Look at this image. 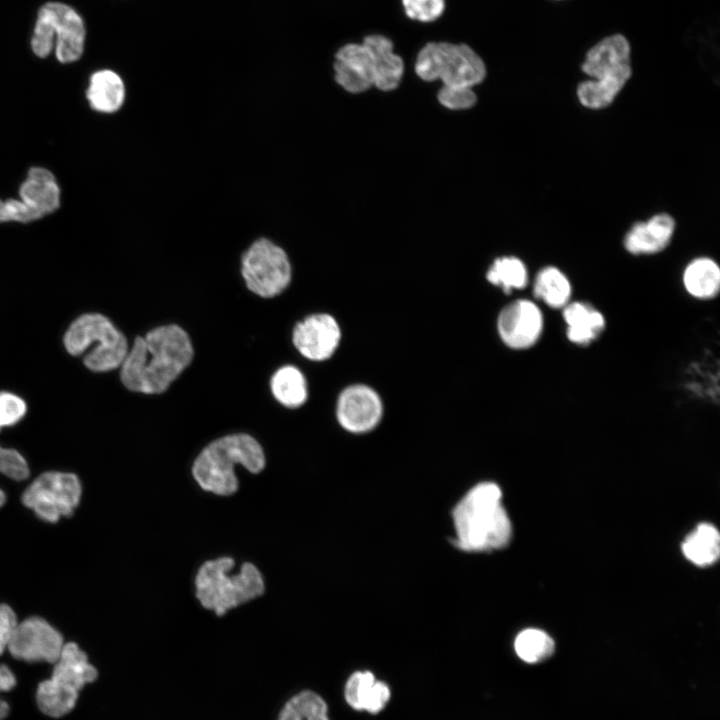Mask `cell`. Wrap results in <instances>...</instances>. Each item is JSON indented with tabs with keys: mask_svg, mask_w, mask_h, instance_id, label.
<instances>
[{
	"mask_svg": "<svg viewBox=\"0 0 720 720\" xmlns=\"http://www.w3.org/2000/svg\"><path fill=\"white\" fill-rule=\"evenodd\" d=\"M501 495L497 484L483 482L457 504L453 520L458 547L466 551H488L509 543L512 525L501 504Z\"/></svg>",
	"mask_w": 720,
	"mask_h": 720,
	"instance_id": "obj_2",
	"label": "cell"
},
{
	"mask_svg": "<svg viewBox=\"0 0 720 720\" xmlns=\"http://www.w3.org/2000/svg\"><path fill=\"white\" fill-rule=\"evenodd\" d=\"M86 40V23L73 6L56 0L39 6L29 40L35 56L44 59L54 50L60 63H74L83 56Z\"/></svg>",
	"mask_w": 720,
	"mask_h": 720,
	"instance_id": "obj_4",
	"label": "cell"
},
{
	"mask_svg": "<svg viewBox=\"0 0 720 720\" xmlns=\"http://www.w3.org/2000/svg\"><path fill=\"white\" fill-rule=\"evenodd\" d=\"M373 66L374 86L382 91H391L398 87L403 72L402 58L393 52V44L383 35L373 34L364 38Z\"/></svg>",
	"mask_w": 720,
	"mask_h": 720,
	"instance_id": "obj_19",
	"label": "cell"
},
{
	"mask_svg": "<svg viewBox=\"0 0 720 720\" xmlns=\"http://www.w3.org/2000/svg\"><path fill=\"white\" fill-rule=\"evenodd\" d=\"M333 71L336 83L350 93H361L374 86L371 56L363 43L340 47L334 56Z\"/></svg>",
	"mask_w": 720,
	"mask_h": 720,
	"instance_id": "obj_15",
	"label": "cell"
},
{
	"mask_svg": "<svg viewBox=\"0 0 720 720\" xmlns=\"http://www.w3.org/2000/svg\"><path fill=\"white\" fill-rule=\"evenodd\" d=\"M683 284L692 297L712 299L720 290V268L711 258H695L684 269Z\"/></svg>",
	"mask_w": 720,
	"mask_h": 720,
	"instance_id": "obj_24",
	"label": "cell"
},
{
	"mask_svg": "<svg viewBox=\"0 0 720 720\" xmlns=\"http://www.w3.org/2000/svg\"><path fill=\"white\" fill-rule=\"evenodd\" d=\"M79 691L52 677L39 683L36 703L47 716L58 718L69 713L77 703Z\"/></svg>",
	"mask_w": 720,
	"mask_h": 720,
	"instance_id": "obj_25",
	"label": "cell"
},
{
	"mask_svg": "<svg viewBox=\"0 0 720 720\" xmlns=\"http://www.w3.org/2000/svg\"><path fill=\"white\" fill-rule=\"evenodd\" d=\"M240 276L249 291L271 298L287 289L292 280L293 266L288 252L267 237L252 241L241 253Z\"/></svg>",
	"mask_w": 720,
	"mask_h": 720,
	"instance_id": "obj_8",
	"label": "cell"
},
{
	"mask_svg": "<svg viewBox=\"0 0 720 720\" xmlns=\"http://www.w3.org/2000/svg\"><path fill=\"white\" fill-rule=\"evenodd\" d=\"M402 5L409 18L420 22H432L442 15L445 0H402Z\"/></svg>",
	"mask_w": 720,
	"mask_h": 720,
	"instance_id": "obj_33",
	"label": "cell"
},
{
	"mask_svg": "<svg viewBox=\"0 0 720 720\" xmlns=\"http://www.w3.org/2000/svg\"><path fill=\"white\" fill-rule=\"evenodd\" d=\"M675 229L674 219L660 213L645 222L635 223L624 237L625 249L633 255H650L664 250Z\"/></svg>",
	"mask_w": 720,
	"mask_h": 720,
	"instance_id": "obj_16",
	"label": "cell"
},
{
	"mask_svg": "<svg viewBox=\"0 0 720 720\" xmlns=\"http://www.w3.org/2000/svg\"><path fill=\"white\" fill-rule=\"evenodd\" d=\"M19 197L42 218L58 209L60 188L52 172L43 167H32L19 188Z\"/></svg>",
	"mask_w": 720,
	"mask_h": 720,
	"instance_id": "obj_20",
	"label": "cell"
},
{
	"mask_svg": "<svg viewBox=\"0 0 720 720\" xmlns=\"http://www.w3.org/2000/svg\"><path fill=\"white\" fill-rule=\"evenodd\" d=\"M632 76V69L601 78L587 79L577 86L579 102L589 109H602L610 105Z\"/></svg>",
	"mask_w": 720,
	"mask_h": 720,
	"instance_id": "obj_23",
	"label": "cell"
},
{
	"mask_svg": "<svg viewBox=\"0 0 720 720\" xmlns=\"http://www.w3.org/2000/svg\"><path fill=\"white\" fill-rule=\"evenodd\" d=\"M486 278L489 283L509 294L527 285L528 273L525 264L519 258L504 256L495 259L487 271Z\"/></svg>",
	"mask_w": 720,
	"mask_h": 720,
	"instance_id": "obj_30",
	"label": "cell"
},
{
	"mask_svg": "<svg viewBox=\"0 0 720 720\" xmlns=\"http://www.w3.org/2000/svg\"><path fill=\"white\" fill-rule=\"evenodd\" d=\"M236 465L254 474L265 467L263 449L249 434H229L210 442L194 460L192 474L203 490L228 496L238 489Z\"/></svg>",
	"mask_w": 720,
	"mask_h": 720,
	"instance_id": "obj_3",
	"label": "cell"
},
{
	"mask_svg": "<svg viewBox=\"0 0 720 720\" xmlns=\"http://www.w3.org/2000/svg\"><path fill=\"white\" fill-rule=\"evenodd\" d=\"M686 558L698 566L713 564L720 555V534L715 526L701 523L682 544Z\"/></svg>",
	"mask_w": 720,
	"mask_h": 720,
	"instance_id": "obj_28",
	"label": "cell"
},
{
	"mask_svg": "<svg viewBox=\"0 0 720 720\" xmlns=\"http://www.w3.org/2000/svg\"><path fill=\"white\" fill-rule=\"evenodd\" d=\"M18 623L17 616L8 604H0V654L8 646L10 636Z\"/></svg>",
	"mask_w": 720,
	"mask_h": 720,
	"instance_id": "obj_37",
	"label": "cell"
},
{
	"mask_svg": "<svg viewBox=\"0 0 720 720\" xmlns=\"http://www.w3.org/2000/svg\"><path fill=\"white\" fill-rule=\"evenodd\" d=\"M554 1H563V0H554Z\"/></svg>",
	"mask_w": 720,
	"mask_h": 720,
	"instance_id": "obj_40",
	"label": "cell"
},
{
	"mask_svg": "<svg viewBox=\"0 0 720 720\" xmlns=\"http://www.w3.org/2000/svg\"><path fill=\"white\" fill-rule=\"evenodd\" d=\"M107 1L110 4H118V3H123V2L129 1V0H107Z\"/></svg>",
	"mask_w": 720,
	"mask_h": 720,
	"instance_id": "obj_39",
	"label": "cell"
},
{
	"mask_svg": "<svg viewBox=\"0 0 720 720\" xmlns=\"http://www.w3.org/2000/svg\"><path fill=\"white\" fill-rule=\"evenodd\" d=\"M187 332L167 324L135 337L120 365V380L130 391L160 394L180 376L193 358Z\"/></svg>",
	"mask_w": 720,
	"mask_h": 720,
	"instance_id": "obj_1",
	"label": "cell"
},
{
	"mask_svg": "<svg viewBox=\"0 0 720 720\" xmlns=\"http://www.w3.org/2000/svg\"><path fill=\"white\" fill-rule=\"evenodd\" d=\"M16 685V677L10 668L0 664V693L7 692ZM9 713L8 703L0 698V720L6 718Z\"/></svg>",
	"mask_w": 720,
	"mask_h": 720,
	"instance_id": "obj_38",
	"label": "cell"
},
{
	"mask_svg": "<svg viewBox=\"0 0 720 720\" xmlns=\"http://www.w3.org/2000/svg\"><path fill=\"white\" fill-rule=\"evenodd\" d=\"M270 388L274 398L287 408L302 406L308 397L305 376L292 365L283 366L272 375Z\"/></svg>",
	"mask_w": 720,
	"mask_h": 720,
	"instance_id": "obj_26",
	"label": "cell"
},
{
	"mask_svg": "<svg viewBox=\"0 0 720 720\" xmlns=\"http://www.w3.org/2000/svg\"><path fill=\"white\" fill-rule=\"evenodd\" d=\"M97 674L86 653L76 643L67 642L53 663L51 677L80 692L85 685L96 680Z\"/></svg>",
	"mask_w": 720,
	"mask_h": 720,
	"instance_id": "obj_22",
	"label": "cell"
},
{
	"mask_svg": "<svg viewBox=\"0 0 720 720\" xmlns=\"http://www.w3.org/2000/svg\"><path fill=\"white\" fill-rule=\"evenodd\" d=\"M40 218L39 214L20 199H0V223L9 221L29 223Z\"/></svg>",
	"mask_w": 720,
	"mask_h": 720,
	"instance_id": "obj_36",
	"label": "cell"
},
{
	"mask_svg": "<svg viewBox=\"0 0 720 720\" xmlns=\"http://www.w3.org/2000/svg\"><path fill=\"white\" fill-rule=\"evenodd\" d=\"M440 104L451 110L471 108L476 103V94L472 88L443 86L438 92Z\"/></svg>",
	"mask_w": 720,
	"mask_h": 720,
	"instance_id": "obj_34",
	"label": "cell"
},
{
	"mask_svg": "<svg viewBox=\"0 0 720 720\" xmlns=\"http://www.w3.org/2000/svg\"><path fill=\"white\" fill-rule=\"evenodd\" d=\"M233 567L232 558L221 557L204 562L196 574V597L203 607L218 616L261 596L265 590L262 574L255 565L244 562L238 574L229 575Z\"/></svg>",
	"mask_w": 720,
	"mask_h": 720,
	"instance_id": "obj_5",
	"label": "cell"
},
{
	"mask_svg": "<svg viewBox=\"0 0 720 720\" xmlns=\"http://www.w3.org/2000/svg\"><path fill=\"white\" fill-rule=\"evenodd\" d=\"M562 315L566 324V336L576 345L592 343L605 328L603 314L586 302H569L563 308Z\"/></svg>",
	"mask_w": 720,
	"mask_h": 720,
	"instance_id": "obj_21",
	"label": "cell"
},
{
	"mask_svg": "<svg viewBox=\"0 0 720 720\" xmlns=\"http://www.w3.org/2000/svg\"><path fill=\"white\" fill-rule=\"evenodd\" d=\"M572 287L566 275L554 266L541 269L533 283V295L554 309L564 308L569 302Z\"/></svg>",
	"mask_w": 720,
	"mask_h": 720,
	"instance_id": "obj_27",
	"label": "cell"
},
{
	"mask_svg": "<svg viewBox=\"0 0 720 720\" xmlns=\"http://www.w3.org/2000/svg\"><path fill=\"white\" fill-rule=\"evenodd\" d=\"M86 98L94 111L116 114L122 110L127 99L126 82L113 68L98 69L89 77Z\"/></svg>",
	"mask_w": 720,
	"mask_h": 720,
	"instance_id": "obj_17",
	"label": "cell"
},
{
	"mask_svg": "<svg viewBox=\"0 0 720 720\" xmlns=\"http://www.w3.org/2000/svg\"><path fill=\"white\" fill-rule=\"evenodd\" d=\"M415 72L425 81L441 80L443 86L473 88L484 80L486 67L465 44L430 42L419 51Z\"/></svg>",
	"mask_w": 720,
	"mask_h": 720,
	"instance_id": "obj_7",
	"label": "cell"
},
{
	"mask_svg": "<svg viewBox=\"0 0 720 720\" xmlns=\"http://www.w3.org/2000/svg\"><path fill=\"white\" fill-rule=\"evenodd\" d=\"M64 643L63 636L56 628L45 619L32 616L16 624L7 649L18 660L53 664Z\"/></svg>",
	"mask_w": 720,
	"mask_h": 720,
	"instance_id": "obj_10",
	"label": "cell"
},
{
	"mask_svg": "<svg viewBox=\"0 0 720 720\" xmlns=\"http://www.w3.org/2000/svg\"><path fill=\"white\" fill-rule=\"evenodd\" d=\"M517 656L527 664H540L551 658L556 645L553 638L543 630L527 628L515 638Z\"/></svg>",
	"mask_w": 720,
	"mask_h": 720,
	"instance_id": "obj_29",
	"label": "cell"
},
{
	"mask_svg": "<svg viewBox=\"0 0 720 720\" xmlns=\"http://www.w3.org/2000/svg\"><path fill=\"white\" fill-rule=\"evenodd\" d=\"M25 401L10 392H0V430L19 422L26 414Z\"/></svg>",
	"mask_w": 720,
	"mask_h": 720,
	"instance_id": "obj_35",
	"label": "cell"
},
{
	"mask_svg": "<svg viewBox=\"0 0 720 720\" xmlns=\"http://www.w3.org/2000/svg\"><path fill=\"white\" fill-rule=\"evenodd\" d=\"M631 52L624 34L606 35L587 50L581 70L589 79H601L631 69Z\"/></svg>",
	"mask_w": 720,
	"mask_h": 720,
	"instance_id": "obj_14",
	"label": "cell"
},
{
	"mask_svg": "<svg viewBox=\"0 0 720 720\" xmlns=\"http://www.w3.org/2000/svg\"><path fill=\"white\" fill-rule=\"evenodd\" d=\"M30 473L28 463L17 450L0 446V474L21 481L28 478ZM6 502V494L0 488V507Z\"/></svg>",
	"mask_w": 720,
	"mask_h": 720,
	"instance_id": "obj_32",
	"label": "cell"
},
{
	"mask_svg": "<svg viewBox=\"0 0 720 720\" xmlns=\"http://www.w3.org/2000/svg\"><path fill=\"white\" fill-rule=\"evenodd\" d=\"M64 347L72 356L86 350L83 363L97 373L119 368L129 350L128 342L109 318L100 313L78 316L67 328L63 337Z\"/></svg>",
	"mask_w": 720,
	"mask_h": 720,
	"instance_id": "obj_6",
	"label": "cell"
},
{
	"mask_svg": "<svg viewBox=\"0 0 720 720\" xmlns=\"http://www.w3.org/2000/svg\"><path fill=\"white\" fill-rule=\"evenodd\" d=\"M341 329L337 320L327 313L307 316L293 328L292 342L298 352L312 361L329 359L337 350Z\"/></svg>",
	"mask_w": 720,
	"mask_h": 720,
	"instance_id": "obj_13",
	"label": "cell"
},
{
	"mask_svg": "<svg viewBox=\"0 0 720 720\" xmlns=\"http://www.w3.org/2000/svg\"><path fill=\"white\" fill-rule=\"evenodd\" d=\"M382 416V399L368 385H349L337 398L336 418L340 426L348 432H369L380 423Z\"/></svg>",
	"mask_w": 720,
	"mask_h": 720,
	"instance_id": "obj_11",
	"label": "cell"
},
{
	"mask_svg": "<svg viewBox=\"0 0 720 720\" xmlns=\"http://www.w3.org/2000/svg\"><path fill=\"white\" fill-rule=\"evenodd\" d=\"M81 483L70 472L48 471L39 475L22 494L23 504L40 519L56 523L69 517L80 502Z\"/></svg>",
	"mask_w": 720,
	"mask_h": 720,
	"instance_id": "obj_9",
	"label": "cell"
},
{
	"mask_svg": "<svg viewBox=\"0 0 720 720\" xmlns=\"http://www.w3.org/2000/svg\"><path fill=\"white\" fill-rule=\"evenodd\" d=\"M389 686L377 680L371 671H356L347 679L344 698L347 704L357 711L371 714L381 712L389 702Z\"/></svg>",
	"mask_w": 720,
	"mask_h": 720,
	"instance_id": "obj_18",
	"label": "cell"
},
{
	"mask_svg": "<svg viewBox=\"0 0 720 720\" xmlns=\"http://www.w3.org/2000/svg\"><path fill=\"white\" fill-rule=\"evenodd\" d=\"M540 308L531 300L518 299L506 305L497 318V331L511 349L524 350L537 343L543 332Z\"/></svg>",
	"mask_w": 720,
	"mask_h": 720,
	"instance_id": "obj_12",
	"label": "cell"
},
{
	"mask_svg": "<svg viewBox=\"0 0 720 720\" xmlns=\"http://www.w3.org/2000/svg\"><path fill=\"white\" fill-rule=\"evenodd\" d=\"M278 720H330L325 700L316 692L303 690L283 706Z\"/></svg>",
	"mask_w": 720,
	"mask_h": 720,
	"instance_id": "obj_31",
	"label": "cell"
}]
</instances>
